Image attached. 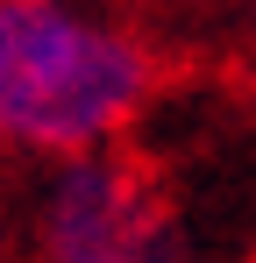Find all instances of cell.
Segmentation results:
<instances>
[{
  "label": "cell",
  "mask_w": 256,
  "mask_h": 263,
  "mask_svg": "<svg viewBox=\"0 0 256 263\" xmlns=\"http://www.w3.org/2000/svg\"><path fill=\"white\" fill-rule=\"evenodd\" d=\"M150 86L142 50L64 0H0V142L93 149Z\"/></svg>",
  "instance_id": "1"
},
{
  "label": "cell",
  "mask_w": 256,
  "mask_h": 263,
  "mask_svg": "<svg viewBox=\"0 0 256 263\" xmlns=\"http://www.w3.org/2000/svg\"><path fill=\"white\" fill-rule=\"evenodd\" d=\"M157 199L114 164H71L50 192V256L57 263H150Z\"/></svg>",
  "instance_id": "2"
}]
</instances>
